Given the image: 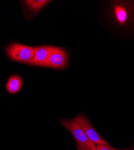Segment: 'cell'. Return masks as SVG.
<instances>
[{"instance_id": "cell-1", "label": "cell", "mask_w": 134, "mask_h": 150, "mask_svg": "<svg viewBox=\"0 0 134 150\" xmlns=\"http://www.w3.org/2000/svg\"><path fill=\"white\" fill-rule=\"evenodd\" d=\"M134 13V1L114 0L109 3L108 14L116 26L126 28L132 25Z\"/></svg>"}, {"instance_id": "cell-2", "label": "cell", "mask_w": 134, "mask_h": 150, "mask_svg": "<svg viewBox=\"0 0 134 150\" xmlns=\"http://www.w3.org/2000/svg\"><path fill=\"white\" fill-rule=\"evenodd\" d=\"M4 49L7 57L10 60L24 64L32 60L35 54V47L16 42L5 46Z\"/></svg>"}, {"instance_id": "cell-3", "label": "cell", "mask_w": 134, "mask_h": 150, "mask_svg": "<svg viewBox=\"0 0 134 150\" xmlns=\"http://www.w3.org/2000/svg\"><path fill=\"white\" fill-rule=\"evenodd\" d=\"M59 122L65 127L74 137L76 145L86 146L92 150H96L95 145L91 142L85 134L82 129L78 126L73 120L60 119Z\"/></svg>"}, {"instance_id": "cell-4", "label": "cell", "mask_w": 134, "mask_h": 150, "mask_svg": "<svg viewBox=\"0 0 134 150\" xmlns=\"http://www.w3.org/2000/svg\"><path fill=\"white\" fill-rule=\"evenodd\" d=\"M78 126L82 129L88 139L94 144L109 145L102 136L97 132L92 126L88 118L83 113H80L72 119Z\"/></svg>"}, {"instance_id": "cell-5", "label": "cell", "mask_w": 134, "mask_h": 150, "mask_svg": "<svg viewBox=\"0 0 134 150\" xmlns=\"http://www.w3.org/2000/svg\"><path fill=\"white\" fill-rule=\"evenodd\" d=\"M68 54L65 49L52 46L46 67L64 70L68 67Z\"/></svg>"}, {"instance_id": "cell-6", "label": "cell", "mask_w": 134, "mask_h": 150, "mask_svg": "<svg viewBox=\"0 0 134 150\" xmlns=\"http://www.w3.org/2000/svg\"><path fill=\"white\" fill-rule=\"evenodd\" d=\"M23 13L26 19L30 20L38 15L45 7L52 2L48 0H27L21 1Z\"/></svg>"}, {"instance_id": "cell-7", "label": "cell", "mask_w": 134, "mask_h": 150, "mask_svg": "<svg viewBox=\"0 0 134 150\" xmlns=\"http://www.w3.org/2000/svg\"><path fill=\"white\" fill-rule=\"evenodd\" d=\"M52 46L50 45H41L35 47V54L34 58L26 62V65L46 67L48 58L51 51Z\"/></svg>"}, {"instance_id": "cell-8", "label": "cell", "mask_w": 134, "mask_h": 150, "mask_svg": "<svg viewBox=\"0 0 134 150\" xmlns=\"http://www.w3.org/2000/svg\"><path fill=\"white\" fill-rule=\"evenodd\" d=\"M23 85L22 78L18 74H11L7 79L6 84L7 91L11 94L19 93Z\"/></svg>"}, {"instance_id": "cell-9", "label": "cell", "mask_w": 134, "mask_h": 150, "mask_svg": "<svg viewBox=\"0 0 134 150\" xmlns=\"http://www.w3.org/2000/svg\"><path fill=\"white\" fill-rule=\"evenodd\" d=\"M96 150H120L114 147L110 146L109 145H102V144H97L95 145Z\"/></svg>"}, {"instance_id": "cell-10", "label": "cell", "mask_w": 134, "mask_h": 150, "mask_svg": "<svg viewBox=\"0 0 134 150\" xmlns=\"http://www.w3.org/2000/svg\"><path fill=\"white\" fill-rule=\"evenodd\" d=\"M77 145V150H92L86 146H82L80 145Z\"/></svg>"}, {"instance_id": "cell-11", "label": "cell", "mask_w": 134, "mask_h": 150, "mask_svg": "<svg viewBox=\"0 0 134 150\" xmlns=\"http://www.w3.org/2000/svg\"><path fill=\"white\" fill-rule=\"evenodd\" d=\"M132 30L134 33V13H133V20H132Z\"/></svg>"}, {"instance_id": "cell-12", "label": "cell", "mask_w": 134, "mask_h": 150, "mask_svg": "<svg viewBox=\"0 0 134 150\" xmlns=\"http://www.w3.org/2000/svg\"><path fill=\"white\" fill-rule=\"evenodd\" d=\"M127 150H134V149H127Z\"/></svg>"}]
</instances>
